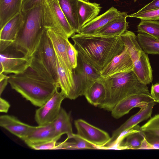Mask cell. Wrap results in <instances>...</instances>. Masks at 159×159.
<instances>
[{
  "label": "cell",
  "mask_w": 159,
  "mask_h": 159,
  "mask_svg": "<svg viewBox=\"0 0 159 159\" xmlns=\"http://www.w3.org/2000/svg\"><path fill=\"white\" fill-rule=\"evenodd\" d=\"M105 93L103 85L100 82L98 81L87 90L84 96L89 103L98 107L103 102Z\"/></svg>",
  "instance_id": "cell-27"
},
{
  "label": "cell",
  "mask_w": 159,
  "mask_h": 159,
  "mask_svg": "<svg viewBox=\"0 0 159 159\" xmlns=\"http://www.w3.org/2000/svg\"><path fill=\"white\" fill-rule=\"evenodd\" d=\"M60 7L69 23L75 33L79 28L77 14L78 0H57Z\"/></svg>",
  "instance_id": "cell-25"
},
{
  "label": "cell",
  "mask_w": 159,
  "mask_h": 159,
  "mask_svg": "<svg viewBox=\"0 0 159 159\" xmlns=\"http://www.w3.org/2000/svg\"><path fill=\"white\" fill-rule=\"evenodd\" d=\"M8 81L12 89L39 107L44 105L59 88L29 68L22 73L9 75Z\"/></svg>",
  "instance_id": "cell-2"
},
{
  "label": "cell",
  "mask_w": 159,
  "mask_h": 159,
  "mask_svg": "<svg viewBox=\"0 0 159 159\" xmlns=\"http://www.w3.org/2000/svg\"><path fill=\"white\" fill-rule=\"evenodd\" d=\"M137 125L124 132L117 141L115 146L118 149H141L145 139Z\"/></svg>",
  "instance_id": "cell-18"
},
{
  "label": "cell",
  "mask_w": 159,
  "mask_h": 159,
  "mask_svg": "<svg viewBox=\"0 0 159 159\" xmlns=\"http://www.w3.org/2000/svg\"><path fill=\"white\" fill-rule=\"evenodd\" d=\"M127 17L137 18L143 20H159V9L134 13L128 15Z\"/></svg>",
  "instance_id": "cell-32"
},
{
  "label": "cell",
  "mask_w": 159,
  "mask_h": 159,
  "mask_svg": "<svg viewBox=\"0 0 159 159\" xmlns=\"http://www.w3.org/2000/svg\"><path fill=\"white\" fill-rule=\"evenodd\" d=\"M9 76L5 74H0V95H1L8 83Z\"/></svg>",
  "instance_id": "cell-38"
},
{
  "label": "cell",
  "mask_w": 159,
  "mask_h": 159,
  "mask_svg": "<svg viewBox=\"0 0 159 159\" xmlns=\"http://www.w3.org/2000/svg\"><path fill=\"white\" fill-rule=\"evenodd\" d=\"M127 13L119 11V14L105 25L94 33L88 35L103 36H115L120 35L129 28L128 23L126 21Z\"/></svg>",
  "instance_id": "cell-17"
},
{
  "label": "cell",
  "mask_w": 159,
  "mask_h": 159,
  "mask_svg": "<svg viewBox=\"0 0 159 159\" xmlns=\"http://www.w3.org/2000/svg\"><path fill=\"white\" fill-rule=\"evenodd\" d=\"M55 53L59 87L67 98L73 84V71L69 69L58 54Z\"/></svg>",
  "instance_id": "cell-21"
},
{
  "label": "cell",
  "mask_w": 159,
  "mask_h": 159,
  "mask_svg": "<svg viewBox=\"0 0 159 159\" xmlns=\"http://www.w3.org/2000/svg\"><path fill=\"white\" fill-rule=\"evenodd\" d=\"M74 123L77 130V134L98 149H103L111 140V137L107 132L83 120H75Z\"/></svg>",
  "instance_id": "cell-10"
},
{
  "label": "cell",
  "mask_w": 159,
  "mask_h": 159,
  "mask_svg": "<svg viewBox=\"0 0 159 159\" xmlns=\"http://www.w3.org/2000/svg\"><path fill=\"white\" fill-rule=\"evenodd\" d=\"M43 20L44 27L63 34L68 37L75 34L64 13L57 0H47L43 6Z\"/></svg>",
  "instance_id": "cell-8"
},
{
  "label": "cell",
  "mask_w": 159,
  "mask_h": 159,
  "mask_svg": "<svg viewBox=\"0 0 159 159\" xmlns=\"http://www.w3.org/2000/svg\"><path fill=\"white\" fill-rule=\"evenodd\" d=\"M80 0L84 1H85V2H88L89 0Z\"/></svg>",
  "instance_id": "cell-41"
},
{
  "label": "cell",
  "mask_w": 159,
  "mask_h": 159,
  "mask_svg": "<svg viewBox=\"0 0 159 159\" xmlns=\"http://www.w3.org/2000/svg\"><path fill=\"white\" fill-rule=\"evenodd\" d=\"M120 37L132 60L133 71L143 83L149 84L153 79L152 69L148 54L139 44L136 36L127 30Z\"/></svg>",
  "instance_id": "cell-6"
},
{
  "label": "cell",
  "mask_w": 159,
  "mask_h": 159,
  "mask_svg": "<svg viewBox=\"0 0 159 159\" xmlns=\"http://www.w3.org/2000/svg\"><path fill=\"white\" fill-rule=\"evenodd\" d=\"M156 104L155 101L141 103L137 107L139 111L132 116L112 134L110 142L105 146L104 149H109L115 146L117 140L125 132L132 128L141 122L150 118L152 113L153 108Z\"/></svg>",
  "instance_id": "cell-9"
},
{
  "label": "cell",
  "mask_w": 159,
  "mask_h": 159,
  "mask_svg": "<svg viewBox=\"0 0 159 159\" xmlns=\"http://www.w3.org/2000/svg\"><path fill=\"white\" fill-rule=\"evenodd\" d=\"M57 137L53 122L46 125L31 126L23 140L29 147L48 142Z\"/></svg>",
  "instance_id": "cell-15"
},
{
  "label": "cell",
  "mask_w": 159,
  "mask_h": 159,
  "mask_svg": "<svg viewBox=\"0 0 159 159\" xmlns=\"http://www.w3.org/2000/svg\"><path fill=\"white\" fill-rule=\"evenodd\" d=\"M131 70H133V63L125 47L122 52L115 57L100 74L102 77L106 78Z\"/></svg>",
  "instance_id": "cell-13"
},
{
  "label": "cell",
  "mask_w": 159,
  "mask_h": 159,
  "mask_svg": "<svg viewBox=\"0 0 159 159\" xmlns=\"http://www.w3.org/2000/svg\"><path fill=\"white\" fill-rule=\"evenodd\" d=\"M159 9V0H154L136 12V13Z\"/></svg>",
  "instance_id": "cell-36"
},
{
  "label": "cell",
  "mask_w": 159,
  "mask_h": 159,
  "mask_svg": "<svg viewBox=\"0 0 159 159\" xmlns=\"http://www.w3.org/2000/svg\"><path fill=\"white\" fill-rule=\"evenodd\" d=\"M47 33L51 40L55 52L62 60L67 67L73 71L67 55V45L68 40L66 35L47 28Z\"/></svg>",
  "instance_id": "cell-23"
},
{
  "label": "cell",
  "mask_w": 159,
  "mask_h": 159,
  "mask_svg": "<svg viewBox=\"0 0 159 159\" xmlns=\"http://www.w3.org/2000/svg\"><path fill=\"white\" fill-rule=\"evenodd\" d=\"M71 38L78 53L99 74L125 48L120 35L107 37L77 34Z\"/></svg>",
  "instance_id": "cell-1"
},
{
  "label": "cell",
  "mask_w": 159,
  "mask_h": 159,
  "mask_svg": "<svg viewBox=\"0 0 159 159\" xmlns=\"http://www.w3.org/2000/svg\"><path fill=\"white\" fill-rule=\"evenodd\" d=\"M0 126L22 140L31 126L21 121L16 116L8 115L0 116Z\"/></svg>",
  "instance_id": "cell-19"
},
{
  "label": "cell",
  "mask_w": 159,
  "mask_h": 159,
  "mask_svg": "<svg viewBox=\"0 0 159 159\" xmlns=\"http://www.w3.org/2000/svg\"><path fill=\"white\" fill-rule=\"evenodd\" d=\"M73 140L68 141L66 139L61 142H57L56 149H97L95 146L83 139L78 134H74Z\"/></svg>",
  "instance_id": "cell-28"
},
{
  "label": "cell",
  "mask_w": 159,
  "mask_h": 159,
  "mask_svg": "<svg viewBox=\"0 0 159 159\" xmlns=\"http://www.w3.org/2000/svg\"><path fill=\"white\" fill-rule=\"evenodd\" d=\"M53 123L57 136L61 137L62 135L66 134L68 139L72 138L74 133L70 116L64 109L61 108L58 116Z\"/></svg>",
  "instance_id": "cell-26"
},
{
  "label": "cell",
  "mask_w": 159,
  "mask_h": 159,
  "mask_svg": "<svg viewBox=\"0 0 159 159\" xmlns=\"http://www.w3.org/2000/svg\"><path fill=\"white\" fill-rule=\"evenodd\" d=\"M23 0H0V30L21 11Z\"/></svg>",
  "instance_id": "cell-24"
},
{
  "label": "cell",
  "mask_w": 159,
  "mask_h": 159,
  "mask_svg": "<svg viewBox=\"0 0 159 159\" xmlns=\"http://www.w3.org/2000/svg\"><path fill=\"white\" fill-rule=\"evenodd\" d=\"M103 85L105 97L98 107L109 111L120 101L132 95L145 94L150 95L147 85L142 82L133 70L117 74L109 77H102L98 80Z\"/></svg>",
  "instance_id": "cell-3"
},
{
  "label": "cell",
  "mask_w": 159,
  "mask_h": 159,
  "mask_svg": "<svg viewBox=\"0 0 159 159\" xmlns=\"http://www.w3.org/2000/svg\"><path fill=\"white\" fill-rule=\"evenodd\" d=\"M136 36L139 44L147 54L159 55V40L145 33H139Z\"/></svg>",
  "instance_id": "cell-29"
},
{
  "label": "cell",
  "mask_w": 159,
  "mask_h": 159,
  "mask_svg": "<svg viewBox=\"0 0 159 159\" xmlns=\"http://www.w3.org/2000/svg\"><path fill=\"white\" fill-rule=\"evenodd\" d=\"M139 130L146 139L159 138V114L151 117L146 123L140 127Z\"/></svg>",
  "instance_id": "cell-30"
},
{
  "label": "cell",
  "mask_w": 159,
  "mask_h": 159,
  "mask_svg": "<svg viewBox=\"0 0 159 159\" xmlns=\"http://www.w3.org/2000/svg\"><path fill=\"white\" fill-rule=\"evenodd\" d=\"M65 98L63 93L57 90L44 105L37 109L34 119L38 125L52 123L58 116L61 108V104Z\"/></svg>",
  "instance_id": "cell-11"
},
{
  "label": "cell",
  "mask_w": 159,
  "mask_h": 159,
  "mask_svg": "<svg viewBox=\"0 0 159 159\" xmlns=\"http://www.w3.org/2000/svg\"><path fill=\"white\" fill-rule=\"evenodd\" d=\"M44 5L22 11L23 23L11 46L25 57H32L45 28L43 20Z\"/></svg>",
  "instance_id": "cell-4"
},
{
  "label": "cell",
  "mask_w": 159,
  "mask_h": 159,
  "mask_svg": "<svg viewBox=\"0 0 159 159\" xmlns=\"http://www.w3.org/2000/svg\"><path fill=\"white\" fill-rule=\"evenodd\" d=\"M31 58L16 57L8 52H0V74L22 73L30 67Z\"/></svg>",
  "instance_id": "cell-12"
},
{
  "label": "cell",
  "mask_w": 159,
  "mask_h": 159,
  "mask_svg": "<svg viewBox=\"0 0 159 159\" xmlns=\"http://www.w3.org/2000/svg\"><path fill=\"white\" fill-rule=\"evenodd\" d=\"M67 53L70 65L72 69L77 66L78 52L74 45L68 40L67 45Z\"/></svg>",
  "instance_id": "cell-33"
},
{
  "label": "cell",
  "mask_w": 159,
  "mask_h": 159,
  "mask_svg": "<svg viewBox=\"0 0 159 159\" xmlns=\"http://www.w3.org/2000/svg\"><path fill=\"white\" fill-rule=\"evenodd\" d=\"M152 101H155L149 94H135L129 96L116 104L111 111V116L115 119H119L141 103Z\"/></svg>",
  "instance_id": "cell-16"
},
{
  "label": "cell",
  "mask_w": 159,
  "mask_h": 159,
  "mask_svg": "<svg viewBox=\"0 0 159 159\" xmlns=\"http://www.w3.org/2000/svg\"><path fill=\"white\" fill-rule=\"evenodd\" d=\"M73 84L67 97L75 100L84 95L87 90L101 77L78 53L76 67L73 69Z\"/></svg>",
  "instance_id": "cell-7"
},
{
  "label": "cell",
  "mask_w": 159,
  "mask_h": 159,
  "mask_svg": "<svg viewBox=\"0 0 159 159\" xmlns=\"http://www.w3.org/2000/svg\"><path fill=\"white\" fill-rule=\"evenodd\" d=\"M150 94L154 101L159 103V83L152 85Z\"/></svg>",
  "instance_id": "cell-37"
},
{
  "label": "cell",
  "mask_w": 159,
  "mask_h": 159,
  "mask_svg": "<svg viewBox=\"0 0 159 159\" xmlns=\"http://www.w3.org/2000/svg\"><path fill=\"white\" fill-rule=\"evenodd\" d=\"M10 107V104L9 102L0 97V112L6 113H7Z\"/></svg>",
  "instance_id": "cell-39"
},
{
  "label": "cell",
  "mask_w": 159,
  "mask_h": 159,
  "mask_svg": "<svg viewBox=\"0 0 159 159\" xmlns=\"http://www.w3.org/2000/svg\"><path fill=\"white\" fill-rule=\"evenodd\" d=\"M145 139L149 144V149H159V138H151Z\"/></svg>",
  "instance_id": "cell-40"
},
{
  "label": "cell",
  "mask_w": 159,
  "mask_h": 159,
  "mask_svg": "<svg viewBox=\"0 0 159 159\" xmlns=\"http://www.w3.org/2000/svg\"><path fill=\"white\" fill-rule=\"evenodd\" d=\"M47 0H23L21 11H24L34 8L43 5L46 3Z\"/></svg>",
  "instance_id": "cell-35"
},
{
  "label": "cell",
  "mask_w": 159,
  "mask_h": 159,
  "mask_svg": "<svg viewBox=\"0 0 159 159\" xmlns=\"http://www.w3.org/2000/svg\"><path fill=\"white\" fill-rule=\"evenodd\" d=\"M23 21V14L21 11L9 20L0 30V52H3L12 45Z\"/></svg>",
  "instance_id": "cell-14"
},
{
  "label": "cell",
  "mask_w": 159,
  "mask_h": 159,
  "mask_svg": "<svg viewBox=\"0 0 159 159\" xmlns=\"http://www.w3.org/2000/svg\"><path fill=\"white\" fill-rule=\"evenodd\" d=\"M100 5L96 2L78 0L77 14L79 30L85 24L97 16L101 8Z\"/></svg>",
  "instance_id": "cell-22"
},
{
  "label": "cell",
  "mask_w": 159,
  "mask_h": 159,
  "mask_svg": "<svg viewBox=\"0 0 159 159\" xmlns=\"http://www.w3.org/2000/svg\"><path fill=\"white\" fill-rule=\"evenodd\" d=\"M137 29L139 33L147 34L159 40V21L141 20Z\"/></svg>",
  "instance_id": "cell-31"
},
{
  "label": "cell",
  "mask_w": 159,
  "mask_h": 159,
  "mask_svg": "<svg viewBox=\"0 0 159 159\" xmlns=\"http://www.w3.org/2000/svg\"><path fill=\"white\" fill-rule=\"evenodd\" d=\"M60 138V137H57L50 141L38 144L32 145L29 147L36 150H55L57 142Z\"/></svg>",
  "instance_id": "cell-34"
},
{
  "label": "cell",
  "mask_w": 159,
  "mask_h": 159,
  "mask_svg": "<svg viewBox=\"0 0 159 159\" xmlns=\"http://www.w3.org/2000/svg\"><path fill=\"white\" fill-rule=\"evenodd\" d=\"M119 12L114 7H111L105 13L97 16L83 26L78 34L88 35L94 33L116 16Z\"/></svg>",
  "instance_id": "cell-20"
},
{
  "label": "cell",
  "mask_w": 159,
  "mask_h": 159,
  "mask_svg": "<svg viewBox=\"0 0 159 159\" xmlns=\"http://www.w3.org/2000/svg\"><path fill=\"white\" fill-rule=\"evenodd\" d=\"M30 68L47 81L59 86L55 53L46 28L32 56Z\"/></svg>",
  "instance_id": "cell-5"
}]
</instances>
